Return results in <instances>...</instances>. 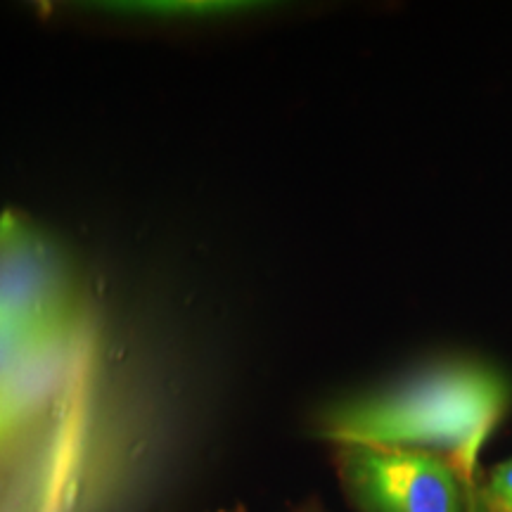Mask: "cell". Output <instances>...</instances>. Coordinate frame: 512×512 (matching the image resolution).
<instances>
[{"mask_svg":"<svg viewBox=\"0 0 512 512\" xmlns=\"http://www.w3.org/2000/svg\"><path fill=\"white\" fill-rule=\"evenodd\" d=\"M121 8L124 15H159V17H207V15H228V12H242V3H121L110 5Z\"/></svg>","mask_w":512,"mask_h":512,"instance_id":"5","label":"cell"},{"mask_svg":"<svg viewBox=\"0 0 512 512\" xmlns=\"http://www.w3.org/2000/svg\"><path fill=\"white\" fill-rule=\"evenodd\" d=\"M19 430H22V427H19L15 420L8 418V415L0 411V451L10 444V439L15 437Z\"/></svg>","mask_w":512,"mask_h":512,"instance_id":"7","label":"cell"},{"mask_svg":"<svg viewBox=\"0 0 512 512\" xmlns=\"http://www.w3.org/2000/svg\"><path fill=\"white\" fill-rule=\"evenodd\" d=\"M477 505L482 512H512V458L498 463L479 491Z\"/></svg>","mask_w":512,"mask_h":512,"instance_id":"6","label":"cell"},{"mask_svg":"<svg viewBox=\"0 0 512 512\" xmlns=\"http://www.w3.org/2000/svg\"><path fill=\"white\" fill-rule=\"evenodd\" d=\"M337 472L358 512H463L470 491L446 460L387 446H339Z\"/></svg>","mask_w":512,"mask_h":512,"instance_id":"3","label":"cell"},{"mask_svg":"<svg viewBox=\"0 0 512 512\" xmlns=\"http://www.w3.org/2000/svg\"><path fill=\"white\" fill-rule=\"evenodd\" d=\"M512 403V384L489 363L456 358L320 415L318 434L339 446H387L446 460L472 491L479 456Z\"/></svg>","mask_w":512,"mask_h":512,"instance_id":"1","label":"cell"},{"mask_svg":"<svg viewBox=\"0 0 512 512\" xmlns=\"http://www.w3.org/2000/svg\"><path fill=\"white\" fill-rule=\"evenodd\" d=\"M76 306L67 256L15 209L0 214V316L41 335L69 332Z\"/></svg>","mask_w":512,"mask_h":512,"instance_id":"2","label":"cell"},{"mask_svg":"<svg viewBox=\"0 0 512 512\" xmlns=\"http://www.w3.org/2000/svg\"><path fill=\"white\" fill-rule=\"evenodd\" d=\"M48 337L34 332L27 325H19L15 320L0 316V389L12 380V375L24 366V361L46 342Z\"/></svg>","mask_w":512,"mask_h":512,"instance_id":"4","label":"cell"},{"mask_svg":"<svg viewBox=\"0 0 512 512\" xmlns=\"http://www.w3.org/2000/svg\"><path fill=\"white\" fill-rule=\"evenodd\" d=\"M221 512H245V508H230V510H221Z\"/></svg>","mask_w":512,"mask_h":512,"instance_id":"8","label":"cell"},{"mask_svg":"<svg viewBox=\"0 0 512 512\" xmlns=\"http://www.w3.org/2000/svg\"><path fill=\"white\" fill-rule=\"evenodd\" d=\"M472 512H482V510H479V505L475 503V510H472Z\"/></svg>","mask_w":512,"mask_h":512,"instance_id":"9","label":"cell"}]
</instances>
